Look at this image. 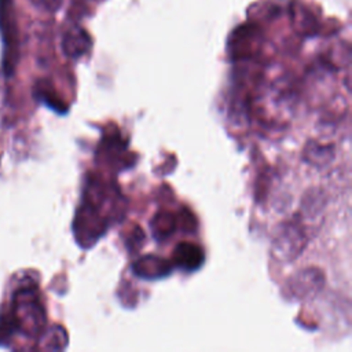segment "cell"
Wrapping results in <instances>:
<instances>
[{
  "label": "cell",
  "instance_id": "obj_2",
  "mask_svg": "<svg viewBox=\"0 0 352 352\" xmlns=\"http://www.w3.org/2000/svg\"><path fill=\"white\" fill-rule=\"evenodd\" d=\"M133 271L144 279H157L166 276L172 271V265L162 257L146 256L135 263Z\"/></svg>",
  "mask_w": 352,
  "mask_h": 352
},
{
  "label": "cell",
  "instance_id": "obj_3",
  "mask_svg": "<svg viewBox=\"0 0 352 352\" xmlns=\"http://www.w3.org/2000/svg\"><path fill=\"white\" fill-rule=\"evenodd\" d=\"M91 47V38L88 33L81 28H72L63 37V51L73 58H78L85 54Z\"/></svg>",
  "mask_w": 352,
  "mask_h": 352
},
{
  "label": "cell",
  "instance_id": "obj_6",
  "mask_svg": "<svg viewBox=\"0 0 352 352\" xmlns=\"http://www.w3.org/2000/svg\"><path fill=\"white\" fill-rule=\"evenodd\" d=\"M32 1H33L34 4L43 7V8L48 10V11L56 10V8L60 6V3H62V0H32Z\"/></svg>",
  "mask_w": 352,
  "mask_h": 352
},
{
  "label": "cell",
  "instance_id": "obj_1",
  "mask_svg": "<svg viewBox=\"0 0 352 352\" xmlns=\"http://www.w3.org/2000/svg\"><path fill=\"white\" fill-rule=\"evenodd\" d=\"M204 250L199 245L192 242H182L175 248L173 261L175 265L184 271H194L204 263Z\"/></svg>",
  "mask_w": 352,
  "mask_h": 352
},
{
  "label": "cell",
  "instance_id": "obj_5",
  "mask_svg": "<svg viewBox=\"0 0 352 352\" xmlns=\"http://www.w3.org/2000/svg\"><path fill=\"white\" fill-rule=\"evenodd\" d=\"M151 227H153V235H155V238L158 239H164L173 232L176 227V219L169 212H161L153 219Z\"/></svg>",
  "mask_w": 352,
  "mask_h": 352
},
{
  "label": "cell",
  "instance_id": "obj_4",
  "mask_svg": "<svg viewBox=\"0 0 352 352\" xmlns=\"http://www.w3.org/2000/svg\"><path fill=\"white\" fill-rule=\"evenodd\" d=\"M301 241H304V238L300 232H297V228L293 226H286V230L276 239V242H283V243H276V250L286 252L283 256L285 258H289V254H292L290 257H293L296 256V253L298 254V252L301 250V246H298V242Z\"/></svg>",
  "mask_w": 352,
  "mask_h": 352
}]
</instances>
